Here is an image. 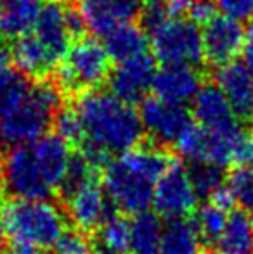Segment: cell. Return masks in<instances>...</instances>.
<instances>
[{"instance_id":"1f68e13d","label":"cell","mask_w":253,"mask_h":254,"mask_svg":"<svg viewBox=\"0 0 253 254\" xmlns=\"http://www.w3.org/2000/svg\"><path fill=\"white\" fill-rule=\"evenodd\" d=\"M54 251L56 254H94L92 244L82 232H66Z\"/></svg>"},{"instance_id":"836d02e7","label":"cell","mask_w":253,"mask_h":254,"mask_svg":"<svg viewBox=\"0 0 253 254\" xmlns=\"http://www.w3.org/2000/svg\"><path fill=\"white\" fill-rule=\"evenodd\" d=\"M5 254H40V249L33 248L30 244H24V242H14L9 246Z\"/></svg>"},{"instance_id":"603a6c76","label":"cell","mask_w":253,"mask_h":254,"mask_svg":"<svg viewBox=\"0 0 253 254\" xmlns=\"http://www.w3.org/2000/svg\"><path fill=\"white\" fill-rule=\"evenodd\" d=\"M162 218L151 211H144L130 221V254H160L163 237Z\"/></svg>"},{"instance_id":"ffe728a7","label":"cell","mask_w":253,"mask_h":254,"mask_svg":"<svg viewBox=\"0 0 253 254\" xmlns=\"http://www.w3.org/2000/svg\"><path fill=\"white\" fill-rule=\"evenodd\" d=\"M102 45H104L108 56L111 57V61L123 63V61L146 54L148 38H146L144 28L137 26L130 21H123L102 37Z\"/></svg>"},{"instance_id":"7c38bea8","label":"cell","mask_w":253,"mask_h":254,"mask_svg":"<svg viewBox=\"0 0 253 254\" xmlns=\"http://www.w3.org/2000/svg\"><path fill=\"white\" fill-rule=\"evenodd\" d=\"M156 67L155 59L142 54L134 59L118 63L109 74V90L116 99L125 104H137L146 99V94L153 88Z\"/></svg>"},{"instance_id":"4fadbf2b","label":"cell","mask_w":253,"mask_h":254,"mask_svg":"<svg viewBox=\"0 0 253 254\" xmlns=\"http://www.w3.org/2000/svg\"><path fill=\"white\" fill-rule=\"evenodd\" d=\"M203 52L205 59L215 66L233 63L245 47L247 31L240 21L227 16H213L203 26Z\"/></svg>"},{"instance_id":"484cf974","label":"cell","mask_w":253,"mask_h":254,"mask_svg":"<svg viewBox=\"0 0 253 254\" xmlns=\"http://www.w3.org/2000/svg\"><path fill=\"white\" fill-rule=\"evenodd\" d=\"M229 213L231 211H226L224 207L210 201L203 204L194 213V223L206 246H212L219 239V235L222 234V230L227 225V220H229Z\"/></svg>"},{"instance_id":"52a82bcc","label":"cell","mask_w":253,"mask_h":254,"mask_svg":"<svg viewBox=\"0 0 253 254\" xmlns=\"http://www.w3.org/2000/svg\"><path fill=\"white\" fill-rule=\"evenodd\" d=\"M0 185L14 201H49L54 192L35 159L31 144L14 145L3 156Z\"/></svg>"},{"instance_id":"ab89813d","label":"cell","mask_w":253,"mask_h":254,"mask_svg":"<svg viewBox=\"0 0 253 254\" xmlns=\"http://www.w3.org/2000/svg\"><path fill=\"white\" fill-rule=\"evenodd\" d=\"M5 144V140H3V135H2V130H0V149H2V145Z\"/></svg>"},{"instance_id":"8992f818","label":"cell","mask_w":253,"mask_h":254,"mask_svg":"<svg viewBox=\"0 0 253 254\" xmlns=\"http://www.w3.org/2000/svg\"><path fill=\"white\" fill-rule=\"evenodd\" d=\"M111 74V57L104 45L80 38L70 47L58 73V83L66 92H85L104 83Z\"/></svg>"},{"instance_id":"3957f363","label":"cell","mask_w":253,"mask_h":254,"mask_svg":"<svg viewBox=\"0 0 253 254\" xmlns=\"http://www.w3.org/2000/svg\"><path fill=\"white\" fill-rule=\"evenodd\" d=\"M175 147L192 164L247 166L253 157V133L243 125L231 131H212L191 125L175 142Z\"/></svg>"},{"instance_id":"cb8c5ba5","label":"cell","mask_w":253,"mask_h":254,"mask_svg":"<svg viewBox=\"0 0 253 254\" xmlns=\"http://www.w3.org/2000/svg\"><path fill=\"white\" fill-rule=\"evenodd\" d=\"M12 56L17 69L23 71L26 76H45L58 66L31 33L17 38Z\"/></svg>"},{"instance_id":"9a60e30c","label":"cell","mask_w":253,"mask_h":254,"mask_svg":"<svg viewBox=\"0 0 253 254\" xmlns=\"http://www.w3.org/2000/svg\"><path fill=\"white\" fill-rule=\"evenodd\" d=\"M192 114L199 127L212 131H231L243 125L217 85L201 87L192 101Z\"/></svg>"},{"instance_id":"ba28073f","label":"cell","mask_w":253,"mask_h":254,"mask_svg":"<svg viewBox=\"0 0 253 254\" xmlns=\"http://www.w3.org/2000/svg\"><path fill=\"white\" fill-rule=\"evenodd\" d=\"M151 35V51L162 64L196 66L203 61V31L189 17H170Z\"/></svg>"},{"instance_id":"d590c367","label":"cell","mask_w":253,"mask_h":254,"mask_svg":"<svg viewBox=\"0 0 253 254\" xmlns=\"http://www.w3.org/2000/svg\"><path fill=\"white\" fill-rule=\"evenodd\" d=\"M5 237H7L5 209H3V207H2V202H0V253H2L3 246H5Z\"/></svg>"},{"instance_id":"f546056e","label":"cell","mask_w":253,"mask_h":254,"mask_svg":"<svg viewBox=\"0 0 253 254\" xmlns=\"http://www.w3.org/2000/svg\"><path fill=\"white\" fill-rule=\"evenodd\" d=\"M56 133H59L68 144L73 145H80L82 142V127H80V120L77 116V111L73 107L70 109H63L58 113L56 116Z\"/></svg>"},{"instance_id":"5b68a950","label":"cell","mask_w":253,"mask_h":254,"mask_svg":"<svg viewBox=\"0 0 253 254\" xmlns=\"http://www.w3.org/2000/svg\"><path fill=\"white\" fill-rule=\"evenodd\" d=\"M61 95L51 83H35L26 101L14 113L0 120L5 144L28 145L47 133L51 123L59 113Z\"/></svg>"},{"instance_id":"7a4b0ae2","label":"cell","mask_w":253,"mask_h":254,"mask_svg":"<svg viewBox=\"0 0 253 254\" xmlns=\"http://www.w3.org/2000/svg\"><path fill=\"white\" fill-rule=\"evenodd\" d=\"M172 163L170 154L155 145H137L108 161L101 182L111 206L132 216L148 211L156 184Z\"/></svg>"},{"instance_id":"6da1fadb","label":"cell","mask_w":253,"mask_h":254,"mask_svg":"<svg viewBox=\"0 0 253 254\" xmlns=\"http://www.w3.org/2000/svg\"><path fill=\"white\" fill-rule=\"evenodd\" d=\"M73 109L82 127L80 152L97 168H104L111 156H120L141 142L144 128L139 113L113 94L87 92Z\"/></svg>"},{"instance_id":"7402d4cb","label":"cell","mask_w":253,"mask_h":254,"mask_svg":"<svg viewBox=\"0 0 253 254\" xmlns=\"http://www.w3.org/2000/svg\"><path fill=\"white\" fill-rule=\"evenodd\" d=\"M94 254H130V221L122 213H111L92 237Z\"/></svg>"},{"instance_id":"44dd1931","label":"cell","mask_w":253,"mask_h":254,"mask_svg":"<svg viewBox=\"0 0 253 254\" xmlns=\"http://www.w3.org/2000/svg\"><path fill=\"white\" fill-rule=\"evenodd\" d=\"M205 246L194 220H173L163 228L160 254H205Z\"/></svg>"},{"instance_id":"ac0fdd59","label":"cell","mask_w":253,"mask_h":254,"mask_svg":"<svg viewBox=\"0 0 253 254\" xmlns=\"http://www.w3.org/2000/svg\"><path fill=\"white\" fill-rule=\"evenodd\" d=\"M44 0H0V35L17 38L28 35L37 24Z\"/></svg>"},{"instance_id":"e0dca14e","label":"cell","mask_w":253,"mask_h":254,"mask_svg":"<svg viewBox=\"0 0 253 254\" xmlns=\"http://www.w3.org/2000/svg\"><path fill=\"white\" fill-rule=\"evenodd\" d=\"M31 149L51 189L54 192L61 190L71 157H73L70 144L59 133H45L44 137L31 144Z\"/></svg>"},{"instance_id":"277c9868","label":"cell","mask_w":253,"mask_h":254,"mask_svg":"<svg viewBox=\"0 0 253 254\" xmlns=\"http://www.w3.org/2000/svg\"><path fill=\"white\" fill-rule=\"evenodd\" d=\"M7 234L40 251L58 246L68 232L66 214L51 201H14L5 209Z\"/></svg>"},{"instance_id":"4316f807","label":"cell","mask_w":253,"mask_h":254,"mask_svg":"<svg viewBox=\"0 0 253 254\" xmlns=\"http://www.w3.org/2000/svg\"><path fill=\"white\" fill-rule=\"evenodd\" d=\"M189 171L199 197L210 199L227 182L226 175H224V168L213 166V164H192Z\"/></svg>"},{"instance_id":"5bb4252c","label":"cell","mask_w":253,"mask_h":254,"mask_svg":"<svg viewBox=\"0 0 253 254\" xmlns=\"http://www.w3.org/2000/svg\"><path fill=\"white\" fill-rule=\"evenodd\" d=\"M151 90L155 92V97L184 106L186 102L194 101L201 90V74L194 66L163 64L160 69H156Z\"/></svg>"},{"instance_id":"e575fe53","label":"cell","mask_w":253,"mask_h":254,"mask_svg":"<svg viewBox=\"0 0 253 254\" xmlns=\"http://www.w3.org/2000/svg\"><path fill=\"white\" fill-rule=\"evenodd\" d=\"M73 2L78 5L80 12H84V10H92L108 5V3H111V0H73Z\"/></svg>"},{"instance_id":"d6a6232c","label":"cell","mask_w":253,"mask_h":254,"mask_svg":"<svg viewBox=\"0 0 253 254\" xmlns=\"http://www.w3.org/2000/svg\"><path fill=\"white\" fill-rule=\"evenodd\" d=\"M148 0H111V9L120 21H130Z\"/></svg>"},{"instance_id":"8fae6325","label":"cell","mask_w":253,"mask_h":254,"mask_svg":"<svg viewBox=\"0 0 253 254\" xmlns=\"http://www.w3.org/2000/svg\"><path fill=\"white\" fill-rule=\"evenodd\" d=\"M64 202L68 218L82 234H94L102 221L113 213L101 178H95L78 187L64 197Z\"/></svg>"},{"instance_id":"b9f144b4","label":"cell","mask_w":253,"mask_h":254,"mask_svg":"<svg viewBox=\"0 0 253 254\" xmlns=\"http://www.w3.org/2000/svg\"><path fill=\"white\" fill-rule=\"evenodd\" d=\"M250 170L253 171V157H252V161H250Z\"/></svg>"},{"instance_id":"83f0119b","label":"cell","mask_w":253,"mask_h":254,"mask_svg":"<svg viewBox=\"0 0 253 254\" xmlns=\"http://www.w3.org/2000/svg\"><path fill=\"white\" fill-rule=\"evenodd\" d=\"M238 206L250 209L253 204V171L250 166H234L226 182Z\"/></svg>"},{"instance_id":"8d00e7d4","label":"cell","mask_w":253,"mask_h":254,"mask_svg":"<svg viewBox=\"0 0 253 254\" xmlns=\"http://www.w3.org/2000/svg\"><path fill=\"white\" fill-rule=\"evenodd\" d=\"M243 52L245 54H252V56H253V26L247 31V37H245Z\"/></svg>"},{"instance_id":"f35d334b","label":"cell","mask_w":253,"mask_h":254,"mask_svg":"<svg viewBox=\"0 0 253 254\" xmlns=\"http://www.w3.org/2000/svg\"><path fill=\"white\" fill-rule=\"evenodd\" d=\"M243 63L247 64L248 71H250V74H252V78H253V56H252V54H245Z\"/></svg>"},{"instance_id":"d6986e66","label":"cell","mask_w":253,"mask_h":254,"mask_svg":"<svg viewBox=\"0 0 253 254\" xmlns=\"http://www.w3.org/2000/svg\"><path fill=\"white\" fill-rule=\"evenodd\" d=\"M212 254H253V220L247 211H231L226 228L212 244Z\"/></svg>"},{"instance_id":"74e56055","label":"cell","mask_w":253,"mask_h":254,"mask_svg":"<svg viewBox=\"0 0 253 254\" xmlns=\"http://www.w3.org/2000/svg\"><path fill=\"white\" fill-rule=\"evenodd\" d=\"M7 61H9V54H7L5 47L2 45V42H0V69L7 67Z\"/></svg>"},{"instance_id":"4dcf8cb0","label":"cell","mask_w":253,"mask_h":254,"mask_svg":"<svg viewBox=\"0 0 253 254\" xmlns=\"http://www.w3.org/2000/svg\"><path fill=\"white\" fill-rule=\"evenodd\" d=\"M213 5L222 16L240 23L253 21V0H213Z\"/></svg>"},{"instance_id":"f1b7e54d","label":"cell","mask_w":253,"mask_h":254,"mask_svg":"<svg viewBox=\"0 0 253 254\" xmlns=\"http://www.w3.org/2000/svg\"><path fill=\"white\" fill-rule=\"evenodd\" d=\"M170 17H173L170 0H148L141 9L142 28L148 31H153Z\"/></svg>"},{"instance_id":"30bf717a","label":"cell","mask_w":253,"mask_h":254,"mask_svg":"<svg viewBox=\"0 0 253 254\" xmlns=\"http://www.w3.org/2000/svg\"><path fill=\"white\" fill-rule=\"evenodd\" d=\"M139 118L146 133L162 144H175L180 135L192 125L186 106L167 102L155 95L141 102Z\"/></svg>"},{"instance_id":"d4e9b609","label":"cell","mask_w":253,"mask_h":254,"mask_svg":"<svg viewBox=\"0 0 253 254\" xmlns=\"http://www.w3.org/2000/svg\"><path fill=\"white\" fill-rule=\"evenodd\" d=\"M33 85L28 76L17 67H3L0 69V120L9 116L17 109L26 97Z\"/></svg>"},{"instance_id":"2e32d148","label":"cell","mask_w":253,"mask_h":254,"mask_svg":"<svg viewBox=\"0 0 253 254\" xmlns=\"http://www.w3.org/2000/svg\"><path fill=\"white\" fill-rule=\"evenodd\" d=\"M217 87L222 90L241 121L253 120V78L243 61L219 66L215 73Z\"/></svg>"},{"instance_id":"9c48e42d","label":"cell","mask_w":253,"mask_h":254,"mask_svg":"<svg viewBox=\"0 0 253 254\" xmlns=\"http://www.w3.org/2000/svg\"><path fill=\"white\" fill-rule=\"evenodd\" d=\"M198 199L189 168L173 161L156 184L153 207L155 213L167 221L186 220L194 216Z\"/></svg>"},{"instance_id":"60d3db41","label":"cell","mask_w":253,"mask_h":254,"mask_svg":"<svg viewBox=\"0 0 253 254\" xmlns=\"http://www.w3.org/2000/svg\"><path fill=\"white\" fill-rule=\"evenodd\" d=\"M248 211H250V216H252V220H253V204H252V207Z\"/></svg>"}]
</instances>
